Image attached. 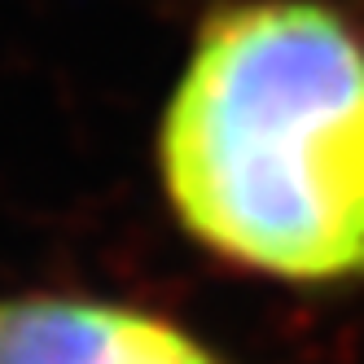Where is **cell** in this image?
<instances>
[{
  "instance_id": "1",
  "label": "cell",
  "mask_w": 364,
  "mask_h": 364,
  "mask_svg": "<svg viewBox=\"0 0 364 364\" xmlns=\"http://www.w3.org/2000/svg\"><path fill=\"white\" fill-rule=\"evenodd\" d=\"M185 232L290 285L364 281V44L316 0L228 5L159 127Z\"/></svg>"
},
{
  "instance_id": "2",
  "label": "cell",
  "mask_w": 364,
  "mask_h": 364,
  "mask_svg": "<svg viewBox=\"0 0 364 364\" xmlns=\"http://www.w3.org/2000/svg\"><path fill=\"white\" fill-rule=\"evenodd\" d=\"M0 364H224L154 311L101 299L0 303Z\"/></svg>"
}]
</instances>
